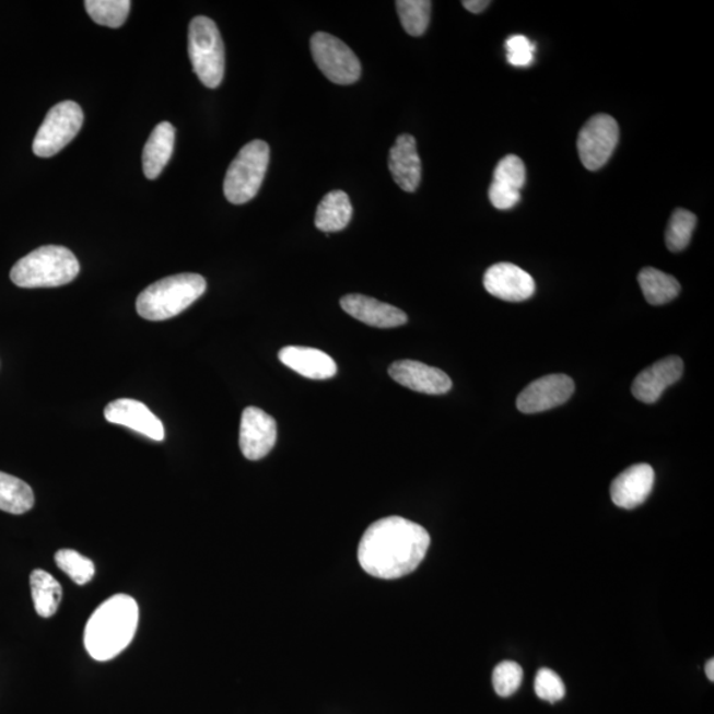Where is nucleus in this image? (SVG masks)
<instances>
[{
  "instance_id": "nucleus-1",
  "label": "nucleus",
  "mask_w": 714,
  "mask_h": 714,
  "mask_svg": "<svg viewBox=\"0 0 714 714\" xmlns=\"http://www.w3.org/2000/svg\"><path fill=\"white\" fill-rule=\"evenodd\" d=\"M429 547L431 535L420 524L389 516L366 528L360 540L358 559L370 576L397 580L419 567Z\"/></svg>"
},
{
  "instance_id": "nucleus-2",
  "label": "nucleus",
  "mask_w": 714,
  "mask_h": 714,
  "mask_svg": "<svg viewBox=\"0 0 714 714\" xmlns=\"http://www.w3.org/2000/svg\"><path fill=\"white\" fill-rule=\"evenodd\" d=\"M139 609L134 598L117 594L100 606L86 623L84 643L94 660L116 658L134 640Z\"/></svg>"
},
{
  "instance_id": "nucleus-3",
  "label": "nucleus",
  "mask_w": 714,
  "mask_h": 714,
  "mask_svg": "<svg viewBox=\"0 0 714 714\" xmlns=\"http://www.w3.org/2000/svg\"><path fill=\"white\" fill-rule=\"evenodd\" d=\"M204 277L183 273L163 278L139 294L137 312L142 318L161 321L176 317L206 293Z\"/></svg>"
},
{
  "instance_id": "nucleus-4",
  "label": "nucleus",
  "mask_w": 714,
  "mask_h": 714,
  "mask_svg": "<svg viewBox=\"0 0 714 714\" xmlns=\"http://www.w3.org/2000/svg\"><path fill=\"white\" fill-rule=\"evenodd\" d=\"M80 273V264L65 246L47 245L31 251L11 270V281L19 288H57L71 283Z\"/></svg>"
},
{
  "instance_id": "nucleus-5",
  "label": "nucleus",
  "mask_w": 714,
  "mask_h": 714,
  "mask_svg": "<svg viewBox=\"0 0 714 714\" xmlns=\"http://www.w3.org/2000/svg\"><path fill=\"white\" fill-rule=\"evenodd\" d=\"M188 55L199 80L210 90H216L224 79L225 50L218 25L212 19H192L188 30Z\"/></svg>"
},
{
  "instance_id": "nucleus-6",
  "label": "nucleus",
  "mask_w": 714,
  "mask_h": 714,
  "mask_svg": "<svg viewBox=\"0 0 714 714\" xmlns=\"http://www.w3.org/2000/svg\"><path fill=\"white\" fill-rule=\"evenodd\" d=\"M269 160L267 142L253 141L239 150L224 180V194L230 203L242 206L255 198L262 186Z\"/></svg>"
},
{
  "instance_id": "nucleus-7",
  "label": "nucleus",
  "mask_w": 714,
  "mask_h": 714,
  "mask_svg": "<svg viewBox=\"0 0 714 714\" xmlns=\"http://www.w3.org/2000/svg\"><path fill=\"white\" fill-rule=\"evenodd\" d=\"M84 113L79 104L65 101L57 104L47 114L33 144L36 156L50 157L59 154L79 134Z\"/></svg>"
},
{
  "instance_id": "nucleus-8",
  "label": "nucleus",
  "mask_w": 714,
  "mask_h": 714,
  "mask_svg": "<svg viewBox=\"0 0 714 714\" xmlns=\"http://www.w3.org/2000/svg\"><path fill=\"white\" fill-rule=\"evenodd\" d=\"M312 54L315 65L333 84H355L362 74L358 56L347 44L330 34L318 33L312 37Z\"/></svg>"
},
{
  "instance_id": "nucleus-9",
  "label": "nucleus",
  "mask_w": 714,
  "mask_h": 714,
  "mask_svg": "<svg viewBox=\"0 0 714 714\" xmlns=\"http://www.w3.org/2000/svg\"><path fill=\"white\" fill-rule=\"evenodd\" d=\"M619 141V126L608 114H597L580 131L577 149L585 168L597 171L609 162Z\"/></svg>"
},
{
  "instance_id": "nucleus-10",
  "label": "nucleus",
  "mask_w": 714,
  "mask_h": 714,
  "mask_svg": "<svg viewBox=\"0 0 714 714\" xmlns=\"http://www.w3.org/2000/svg\"><path fill=\"white\" fill-rule=\"evenodd\" d=\"M277 442V422L262 409L248 407L239 423V448L249 460H260L273 450Z\"/></svg>"
},
{
  "instance_id": "nucleus-11",
  "label": "nucleus",
  "mask_w": 714,
  "mask_h": 714,
  "mask_svg": "<svg viewBox=\"0 0 714 714\" xmlns=\"http://www.w3.org/2000/svg\"><path fill=\"white\" fill-rule=\"evenodd\" d=\"M574 382L566 375H548L537 378L517 397L516 406L522 413L535 414L558 408L572 397Z\"/></svg>"
},
{
  "instance_id": "nucleus-12",
  "label": "nucleus",
  "mask_w": 714,
  "mask_h": 714,
  "mask_svg": "<svg viewBox=\"0 0 714 714\" xmlns=\"http://www.w3.org/2000/svg\"><path fill=\"white\" fill-rule=\"evenodd\" d=\"M483 284L488 293L505 302L527 301L536 292L532 276L510 262L496 264L488 269Z\"/></svg>"
},
{
  "instance_id": "nucleus-13",
  "label": "nucleus",
  "mask_w": 714,
  "mask_h": 714,
  "mask_svg": "<svg viewBox=\"0 0 714 714\" xmlns=\"http://www.w3.org/2000/svg\"><path fill=\"white\" fill-rule=\"evenodd\" d=\"M105 419L131 429L150 440L162 442L166 437L163 423L143 402L131 398H119L105 408Z\"/></svg>"
},
{
  "instance_id": "nucleus-14",
  "label": "nucleus",
  "mask_w": 714,
  "mask_h": 714,
  "mask_svg": "<svg viewBox=\"0 0 714 714\" xmlns=\"http://www.w3.org/2000/svg\"><path fill=\"white\" fill-rule=\"evenodd\" d=\"M389 375L402 387L425 395H445L453 387L444 371L413 360H401L389 366Z\"/></svg>"
},
{
  "instance_id": "nucleus-15",
  "label": "nucleus",
  "mask_w": 714,
  "mask_h": 714,
  "mask_svg": "<svg viewBox=\"0 0 714 714\" xmlns=\"http://www.w3.org/2000/svg\"><path fill=\"white\" fill-rule=\"evenodd\" d=\"M655 472L647 464L629 467L611 483V501L619 508L634 510L647 501L654 489Z\"/></svg>"
},
{
  "instance_id": "nucleus-16",
  "label": "nucleus",
  "mask_w": 714,
  "mask_h": 714,
  "mask_svg": "<svg viewBox=\"0 0 714 714\" xmlns=\"http://www.w3.org/2000/svg\"><path fill=\"white\" fill-rule=\"evenodd\" d=\"M684 372V363L678 356L662 359L636 376L633 388L634 397L644 403H654L659 400L663 391L669 385L680 381Z\"/></svg>"
},
{
  "instance_id": "nucleus-17",
  "label": "nucleus",
  "mask_w": 714,
  "mask_h": 714,
  "mask_svg": "<svg viewBox=\"0 0 714 714\" xmlns=\"http://www.w3.org/2000/svg\"><path fill=\"white\" fill-rule=\"evenodd\" d=\"M340 306L352 318L372 327L395 328L408 321L407 314L402 309L362 294L343 296Z\"/></svg>"
},
{
  "instance_id": "nucleus-18",
  "label": "nucleus",
  "mask_w": 714,
  "mask_h": 714,
  "mask_svg": "<svg viewBox=\"0 0 714 714\" xmlns=\"http://www.w3.org/2000/svg\"><path fill=\"white\" fill-rule=\"evenodd\" d=\"M389 171L396 185L407 192H414L422 178V166L415 139L402 134L396 139L389 153Z\"/></svg>"
},
{
  "instance_id": "nucleus-19",
  "label": "nucleus",
  "mask_w": 714,
  "mask_h": 714,
  "mask_svg": "<svg viewBox=\"0 0 714 714\" xmlns=\"http://www.w3.org/2000/svg\"><path fill=\"white\" fill-rule=\"evenodd\" d=\"M281 363L303 377L326 381L338 374L337 363L326 352L308 347L289 346L278 353Z\"/></svg>"
},
{
  "instance_id": "nucleus-20",
  "label": "nucleus",
  "mask_w": 714,
  "mask_h": 714,
  "mask_svg": "<svg viewBox=\"0 0 714 714\" xmlns=\"http://www.w3.org/2000/svg\"><path fill=\"white\" fill-rule=\"evenodd\" d=\"M175 148V128L169 122H161L151 132L147 147L143 149V173L154 180L162 174L173 156Z\"/></svg>"
},
{
  "instance_id": "nucleus-21",
  "label": "nucleus",
  "mask_w": 714,
  "mask_h": 714,
  "mask_svg": "<svg viewBox=\"0 0 714 714\" xmlns=\"http://www.w3.org/2000/svg\"><path fill=\"white\" fill-rule=\"evenodd\" d=\"M352 204L343 191H332L321 199L315 214V225L326 233L343 231L352 219Z\"/></svg>"
},
{
  "instance_id": "nucleus-22",
  "label": "nucleus",
  "mask_w": 714,
  "mask_h": 714,
  "mask_svg": "<svg viewBox=\"0 0 714 714\" xmlns=\"http://www.w3.org/2000/svg\"><path fill=\"white\" fill-rule=\"evenodd\" d=\"M644 299L653 306L666 305L680 294V283L675 277L654 268L643 269L637 276Z\"/></svg>"
},
{
  "instance_id": "nucleus-23",
  "label": "nucleus",
  "mask_w": 714,
  "mask_h": 714,
  "mask_svg": "<svg viewBox=\"0 0 714 714\" xmlns=\"http://www.w3.org/2000/svg\"><path fill=\"white\" fill-rule=\"evenodd\" d=\"M30 584L37 614L43 618L55 616L62 597L60 584L42 569H36L31 573Z\"/></svg>"
},
{
  "instance_id": "nucleus-24",
  "label": "nucleus",
  "mask_w": 714,
  "mask_h": 714,
  "mask_svg": "<svg viewBox=\"0 0 714 714\" xmlns=\"http://www.w3.org/2000/svg\"><path fill=\"white\" fill-rule=\"evenodd\" d=\"M33 489L22 479L0 471V510L12 515H22L34 507Z\"/></svg>"
},
{
  "instance_id": "nucleus-25",
  "label": "nucleus",
  "mask_w": 714,
  "mask_h": 714,
  "mask_svg": "<svg viewBox=\"0 0 714 714\" xmlns=\"http://www.w3.org/2000/svg\"><path fill=\"white\" fill-rule=\"evenodd\" d=\"M396 8L402 27L410 36L419 37L426 33L429 23H431L432 2L429 0H398Z\"/></svg>"
},
{
  "instance_id": "nucleus-26",
  "label": "nucleus",
  "mask_w": 714,
  "mask_h": 714,
  "mask_svg": "<svg viewBox=\"0 0 714 714\" xmlns=\"http://www.w3.org/2000/svg\"><path fill=\"white\" fill-rule=\"evenodd\" d=\"M85 9L97 24L118 28L128 19L131 2L129 0H86Z\"/></svg>"
},
{
  "instance_id": "nucleus-27",
  "label": "nucleus",
  "mask_w": 714,
  "mask_h": 714,
  "mask_svg": "<svg viewBox=\"0 0 714 714\" xmlns=\"http://www.w3.org/2000/svg\"><path fill=\"white\" fill-rule=\"evenodd\" d=\"M698 218L690 211L678 208L672 213L666 231V245L671 251H681L691 243Z\"/></svg>"
},
{
  "instance_id": "nucleus-28",
  "label": "nucleus",
  "mask_w": 714,
  "mask_h": 714,
  "mask_svg": "<svg viewBox=\"0 0 714 714\" xmlns=\"http://www.w3.org/2000/svg\"><path fill=\"white\" fill-rule=\"evenodd\" d=\"M55 560L57 566L68 574L78 585L90 583L94 576V572H96L92 560L73 551V549H61V551L55 554Z\"/></svg>"
},
{
  "instance_id": "nucleus-29",
  "label": "nucleus",
  "mask_w": 714,
  "mask_h": 714,
  "mask_svg": "<svg viewBox=\"0 0 714 714\" xmlns=\"http://www.w3.org/2000/svg\"><path fill=\"white\" fill-rule=\"evenodd\" d=\"M527 171L524 162L519 156H504L494 171V182L496 185L510 187L520 191L526 186Z\"/></svg>"
},
{
  "instance_id": "nucleus-30",
  "label": "nucleus",
  "mask_w": 714,
  "mask_h": 714,
  "mask_svg": "<svg viewBox=\"0 0 714 714\" xmlns=\"http://www.w3.org/2000/svg\"><path fill=\"white\" fill-rule=\"evenodd\" d=\"M523 669L515 662H502L492 674V684L501 698H510L522 684Z\"/></svg>"
},
{
  "instance_id": "nucleus-31",
  "label": "nucleus",
  "mask_w": 714,
  "mask_h": 714,
  "mask_svg": "<svg viewBox=\"0 0 714 714\" xmlns=\"http://www.w3.org/2000/svg\"><path fill=\"white\" fill-rule=\"evenodd\" d=\"M535 692L537 697L548 703H558L565 697L564 681L552 669L541 668L536 675Z\"/></svg>"
},
{
  "instance_id": "nucleus-32",
  "label": "nucleus",
  "mask_w": 714,
  "mask_h": 714,
  "mask_svg": "<svg viewBox=\"0 0 714 714\" xmlns=\"http://www.w3.org/2000/svg\"><path fill=\"white\" fill-rule=\"evenodd\" d=\"M507 49V60L512 67L526 68L532 65L535 44L523 35L511 36L505 42Z\"/></svg>"
},
{
  "instance_id": "nucleus-33",
  "label": "nucleus",
  "mask_w": 714,
  "mask_h": 714,
  "mask_svg": "<svg viewBox=\"0 0 714 714\" xmlns=\"http://www.w3.org/2000/svg\"><path fill=\"white\" fill-rule=\"evenodd\" d=\"M489 196L491 204L494 206L496 210L501 211L511 210V208H514L522 199L520 191H516L514 188L496 185V183H492L489 189Z\"/></svg>"
},
{
  "instance_id": "nucleus-34",
  "label": "nucleus",
  "mask_w": 714,
  "mask_h": 714,
  "mask_svg": "<svg viewBox=\"0 0 714 714\" xmlns=\"http://www.w3.org/2000/svg\"><path fill=\"white\" fill-rule=\"evenodd\" d=\"M463 4L464 8L467 11L472 12V14H480V12H483L489 8L491 2H489V0H465Z\"/></svg>"
},
{
  "instance_id": "nucleus-35",
  "label": "nucleus",
  "mask_w": 714,
  "mask_h": 714,
  "mask_svg": "<svg viewBox=\"0 0 714 714\" xmlns=\"http://www.w3.org/2000/svg\"><path fill=\"white\" fill-rule=\"evenodd\" d=\"M705 672H706L707 679H710L711 681H714V660L713 659H711L710 662L706 663Z\"/></svg>"
}]
</instances>
